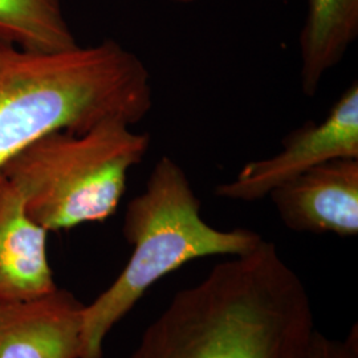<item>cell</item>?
<instances>
[{
	"mask_svg": "<svg viewBox=\"0 0 358 358\" xmlns=\"http://www.w3.org/2000/svg\"><path fill=\"white\" fill-rule=\"evenodd\" d=\"M358 38V0H308L299 38L301 92L313 97Z\"/></svg>",
	"mask_w": 358,
	"mask_h": 358,
	"instance_id": "obj_9",
	"label": "cell"
},
{
	"mask_svg": "<svg viewBox=\"0 0 358 358\" xmlns=\"http://www.w3.org/2000/svg\"><path fill=\"white\" fill-rule=\"evenodd\" d=\"M47 234L27 214L20 192L0 173V303L55 291Z\"/></svg>",
	"mask_w": 358,
	"mask_h": 358,
	"instance_id": "obj_8",
	"label": "cell"
},
{
	"mask_svg": "<svg viewBox=\"0 0 358 358\" xmlns=\"http://www.w3.org/2000/svg\"><path fill=\"white\" fill-rule=\"evenodd\" d=\"M84 306L66 291L0 303V358H80Z\"/></svg>",
	"mask_w": 358,
	"mask_h": 358,
	"instance_id": "obj_7",
	"label": "cell"
},
{
	"mask_svg": "<svg viewBox=\"0 0 358 358\" xmlns=\"http://www.w3.org/2000/svg\"><path fill=\"white\" fill-rule=\"evenodd\" d=\"M0 41L40 53L80 45L65 19L63 0H0Z\"/></svg>",
	"mask_w": 358,
	"mask_h": 358,
	"instance_id": "obj_10",
	"label": "cell"
},
{
	"mask_svg": "<svg viewBox=\"0 0 358 358\" xmlns=\"http://www.w3.org/2000/svg\"><path fill=\"white\" fill-rule=\"evenodd\" d=\"M268 196L289 230L356 236L358 158H338L312 167Z\"/></svg>",
	"mask_w": 358,
	"mask_h": 358,
	"instance_id": "obj_6",
	"label": "cell"
},
{
	"mask_svg": "<svg viewBox=\"0 0 358 358\" xmlns=\"http://www.w3.org/2000/svg\"><path fill=\"white\" fill-rule=\"evenodd\" d=\"M231 257L179 291L130 358H309L310 300L276 245Z\"/></svg>",
	"mask_w": 358,
	"mask_h": 358,
	"instance_id": "obj_1",
	"label": "cell"
},
{
	"mask_svg": "<svg viewBox=\"0 0 358 358\" xmlns=\"http://www.w3.org/2000/svg\"><path fill=\"white\" fill-rule=\"evenodd\" d=\"M309 358H358V328L353 325L344 340L315 333Z\"/></svg>",
	"mask_w": 358,
	"mask_h": 358,
	"instance_id": "obj_11",
	"label": "cell"
},
{
	"mask_svg": "<svg viewBox=\"0 0 358 358\" xmlns=\"http://www.w3.org/2000/svg\"><path fill=\"white\" fill-rule=\"evenodd\" d=\"M152 108L148 66L113 38L53 53L0 41V170L52 131L112 120L134 127Z\"/></svg>",
	"mask_w": 358,
	"mask_h": 358,
	"instance_id": "obj_2",
	"label": "cell"
},
{
	"mask_svg": "<svg viewBox=\"0 0 358 358\" xmlns=\"http://www.w3.org/2000/svg\"><path fill=\"white\" fill-rule=\"evenodd\" d=\"M149 149V133L112 120L85 133L52 131L16 154L0 173L20 192L35 223L48 232L71 230L115 214L130 170Z\"/></svg>",
	"mask_w": 358,
	"mask_h": 358,
	"instance_id": "obj_4",
	"label": "cell"
},
{
	"mask_svg": "<svg viewBox=\"0 0 358 358\" xmlns=\"http://www.w3.org/2000/svg\"><path fill=\"white\" fill-rule=\"evenodd\" d=\"M122 232L133 252L115 282L84 306L80 358H103L106 334L167 273L199 257L244 255L263 241L255 231L206 223L190 179L167 155L154 165L145 192L129 202Z\"/></svg>",
	"mask_w": 358,
	"mask_h": 358,
	"instance_id": "obj_3",
	"label": "cell"
},
{
	"mask_svg": "<svg viewBox=\"0 0 358 358\" xmlns=\"http://www.w3.org/2000/svg\"><path fill=\"white\" fill-rule=\"evenodd\" d=\"M338 158H358V83L344 90L327 117L288 133L279 153L245 164L235 179L215 187L219 198L255 202L312 167Z\"/></svg>",
	"mask_w": 358,
	"mask_h": 358,
	"instance_id": "obj_5",
	"label": "cell"
},
{
	"mask_svg": "<svg viewBox=\"0 0 358 358\" xmlns=\"http://www.w3.org/2000/svg\"><path fill=\"white\" fill-rule=\"evenodd\" d=\"M169 1L178 3V4H190V3H195V1H198V0H169Z\"/></svg>",
	"mask_w": 358,
	"mask_h": 358,
	"instance_id": "obj_12",
	"label": "cell"
}]
</instances>
